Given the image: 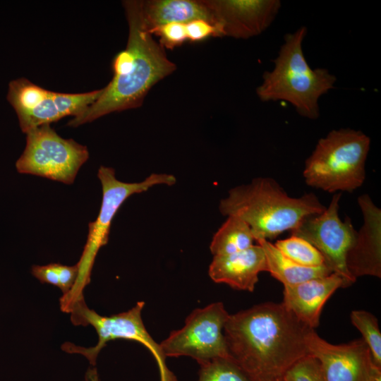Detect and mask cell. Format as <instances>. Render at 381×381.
<instances>
[{
  "instance_id": "obj_6",
  "label": "cell",
  "mask_w": 381,
  "mask_h": 381,
  "mask_svg": "<svg viewBox=\"0 0 381 381\" xmlns=\"http://www.w3.org/2000/svg\"><path fill=\"white\" fill-rule=\"evenodd\" d=\"M97 176L102 189L100 210L96 219L88 224L86 243L77 263L78 274L75 285L59 300L64 312H67L75 303L84 299L83 292L90 282L96 255L99 249L107 243L113 219L123 203L131 195L147 191L155 186H173L176 182L172 174L152 173L140 182L126 183L116 177L113 168L104 166L99 168Z\"/></svg>"
},
{
  "instance_id": "obj_15",
  "label": "cell",
  "mask_w": 381,
  "mask_h": 381,
  "mask_svg": "<svg viewBox=\"0 0 381 381\" xmlns=\"http://www.w3.org/2000/svg\"><path fill=\"white\" fill-rule=\"evenodd\" d=\"M267 271L262 248H250L229 255L213 256L208 274L215 283H223L237 290L254 291L261 272Z\"/></svg>"
},
{
  "instance_id": "obj_10",
  "label": "cell",
  "mask_w": 381,
  "mask_h": 381,
  "mask_svg": "<svg viewBox=\"0 0 381 381\" xmlns=\"http://www.w3.org/2000/svg\"><path fill=\"white\" fill-rule=\"evenodd\" d=\"M341 193H336L326 209L321 213L306 217L291 231L308 241L323 256L326 265L344 281V288L352 285L356 279L349 273L346 256L351 249L356 231L351 219L342 221L339 216Z\"/></svg>"
},
{
  "instance_id": "obj_24",
  "label": "cell",
  "mask_w": 381,
  "mask_h": 381,
  "mask_svg": "<svg viewBox=\"0 0 381 381\" xmlns=\"http://www.w3.org/2000/svg\"><path fill=\"white\" fill-rule=\"evenodd\" d=\"M197 381H252L230 358H217L200 365Z\"/></svg>"
},
{
  "instance_id": "obj_20",
  "label": "cell",
  "mask_w": 381,
  "mask_h": 381,
  "mask_svg": "<svg viewBox=\"0 0 381 381\" xmlns=\"http://www.w3.org/2000/svg\"><path fill=\"white\" fill-rule=\"evenodd\" d=\"M50 92L27 78H20L9 83L7 99L20 119L47 97Z\"/></svg>"
},
{
  "instance_id": "obj_19",
  "label": "cell",
  "mask_w": 381,
  "mask_h": 381,
  "mask_svg": "<svg viewBox=\"0 0 381 381\" xmlns=\"http://www.w3.org/2000/svg\"><path fill=\"white\" fill-rule=\"evenodd\" d=\"M255 241L248 224L230 215L213 235L210 250L214 256L232 254L250 248Z\"/></svg>"
},
{
  "instance_id": "obj_5",
  "label": "cell",
  "mask_w": 381,
  "mask_h": 381,
  "mask_svg": "<svg viewBox=\"0 0 381 381\" xmlns=\"http://www.w3.org/2000/svg\"><path fill=\"white\" fill-rule=\"evenodd\" d=\"M370 138L350 128L333 130L320 138L306 160V184L328 193L353 192L365 179Z\"/></svg>"
},
{
  "instance_id": "obj_3",
  "label": "cell",
  "mask_w": 381,
  "mask_h": 381,
  "mask_svg": "<svg viewBox=\"0 0 381 381\" xmlns=\"http://www.w3.org/2000/svg\"><path fill=\"white\" fill-rule=\"evenodd\" d=\"M325 209L314 193L291 197L268 177L255 178L248 184L231 188L219 205L222 214L236 216L246 222L256 241L291 231L306 217Z\"/></svg>"
},
{
  "instance_id": "obj_9",
  "label": "cell",
  "mask_w": 381,
  "mask_h": 381,
  "mask_svg": "<svg viewBox=\"0 0 381 381\" xmlns=\"http://www.w3.org/2000/svg\"><path fill=\"white\" fill-rule=\"evenodd\" d=\"M229 316L222 302L195 309L183 327L159 344L164 356H189L200 365L217 358H230L223 332Z\"/></svg>"
},
{
  "instance_id": "obj_13",
  "label": "cell",
  "mask_w": 381,
  "mask_h": 381,
  "mask_svg": "<svg viewBox=\"0 0 381 381\" xmlns=\"http://www.w3.org/2000/svg\"><path fill=\"white\" fill-rule=\"evenodd\" d=\"M358 203L363 224L356 231L353 243L346 256V266L354 278L362 276L381 277V210L370 196L358 197Z\"/></svg>"
},
{
  "instance_id": "obj_16",
  "label": "cell",
  "mask_w": 381,
  "mask_h": 381,
  "mask_svg": "<svg viewBox=\"0 0 381 381\" xmlns=\"http://www.w3.org/2000/svg\"><path fill=\"white\" fill-rule=\"evenodd\" d=\"M102 91V88L76 94L51 91L47 97L18 119L20 127L23 133H27L32 129L56 122L65 116H77L95 103Z\"/></svg>"
},
{
  "instance_id": "obj_25",
  "label": "cell",
  "mask_w": 381,
  "mask_h": 381,
  "mask_svg": "<svg viewBox=\"0 0 381 381\" xmlns=\"http://www.w3.org/2000/svg\"><path fill=\"white\" fill-rule=\"evenodd\" d=\"M284 378L286 381H326L319 361L309 354L290 367Z\"/></svg>"
},
{
  "instance_id": "obj_1",
  "label": "cell",
  "mask_w": 381,
  "mask_h": 381,
  "mask_svg": "<svg viewBox=\"0 0 381 381\" xmlns=\"http://www.w3.org/2000/svg\"><path fill=\"white\" fill-rule=\"evenodd\" d=\"M310 329L282 303L267 302L229 315L223 332L230 358L252 381H273L308 355Z\"/></svg>"
},
{
  "instance_id": "obj_7",
  "label": "cell",
  "mask_w": 381,
  "mask_h": 381,
  "mask_svg": "<svg viewBox=\"0 0 381 381\" xmlns=\"http://www.w3.org/2000/svg\"><path fill=\"white\" fill-rule=\"evenodd\" d=\"M144 306V301H138L128 311L102 316L90 309L84 299L75 303L67 312L71 313V322L75 325L92 326L98 335V341L89 348L65 343L62 349L68 353L82 354L94 365L99 353L108 341L119 339L135 341L152 353L158 365L160 381H177L167 367L166 357L159 344L153 339L143 324L141 313Z\"/></svg>"
},
{
  "instance_id": "obj_11",
  "label": "cell",
  "mask_w": 381,
  "mask_h": 381,
  "mask_svg": "<svg viewBox=\"0 0 381 381\" xmlns=\"http://www.w3.org/2000/svg\"><path fill=\"white\" fill-rule=\"evenodd\" d=\"M306 345L308 354L319 361L326 381H381V368L373 363L363 339L336 345L311 329Z\"/></svg>"
},
{
  "instance_id": "obj_29",
  "label": "cell",
  "mask_w": 381,
  "mask_h": 381,
  "mask_svg": "<svg viewBox=\"0 0 381 381\" xmlns=\"http://www.w3.org/2000/svg\"><path fill=\"white\" fill-rule=\"evenodd\" d=\"M273 381H286V380L283 377V378L275 380H273Z\"/></svg>"
},
{
  "instance_id": "obj_22",
  "label": "cell",
  "mask_w": 381,
  "mask_h": 381,
  "mask_svg": "<svg viewBox=\"0 0 381 381\" xmlns=\"http://www.w3.org/2000/svg\"><path fill=\"white\" fill-rule=\"evenodd\" d=\"M31 273L40 282L52 284L60 289L63 295H66L75 285L78 274V267L77 263L72 266L61 263L33 265Z\"/></svg>"
},
{
  "instance_id": "obj_8",
  "label": "cell",
  "mask_w": 381,
  "mask_h": 381,
  "mask_svg": "<svg viewBox=\"0 0 381 381\" xmlns=\"http://www.w3.org/2000/svg\"><path fill=\"white\" fill-rule=\"evenodd\" d=\"M26 135L25 150L16 163L17 171L72 184L88 159L87 147L61 137L50 124L32 129Z\"/></svg>"
},
{
  "instance_id": "obj_26",
  "label": "cell",
  "mask_w": 381,
  "mask_h": 381,
  "mask_svg": "<svg viewBox=\"0 0 381 381\" xmlns=\"http://www.w3.org/2000/svg\"><path fill=\"white\" fill-rule=\"evenodd\" d=\"M159 37V44L167 49H174L187 40L186 23H169L159 25L150 31Z\"/></svg>"
},
{
  "instance_id": "obj_18",
  "label": "cell",
  "mask_w": 381,
  "mask_h": 381,
  "mask_svg": "<svg viewBox=\"0 0 381 381\" xmlns=\"http://www.w3.org/2000/svg\"><path fill=\"white\" fill-rule=\"evenodd\" d=\"M257 242L263 249L267 272L282 283L284 286L295 285L333 273L326 265L308 267L294 262L268 240L261 239Z\"/></svg>"
},
{
  "instance_id": "obj_14",
  "label": "cell",
  "mask_w": 381,
  "mask_h": 381,
  "mask_svg": "<svg viewBox=\"0 0 381 381\" xmlns=\"http://www.w3.org/2000/svg\"><path fill=\"white\" fill-rule=\"evenodd\" d=\"M340 287L344 288V281L335 273L284 286L282 303L301 322L314 329L319 325L325 303Z\"/></svg>"
},
{
  "instance_id": "obj_2",
  "label": "cell",
  "mask_w": 381,
  "mask_h": 381,
  "mask_svg": "<svg viewBox=\"0 0 381 381\" xmlns=\"http://www.w3.org/2000/svg\"><path fill=\"white\" fill-rule=\"evenodd\" d=\"M123 6L128 24V43L134 49L135 61L126 74L113 76L95 103L68 121L71 127L112 112L139 107L149 90L176 70V64L167 58L164 48L144 27L142 1H123Z\"/></svg>"
},
{
  "instance_id": "obj_27",
  "label": "cell",
  "mask_w": 381,
  "mask_h": 381,
  "mask_svg": "<svg viewBox=\"0 0 381 381\" xmlns=\"http://www.w3.org/2000/svg\"><path fill=\"white\" fill-rule=\"evenodd\" d=\"M187 40L200 42L210 37H222L219 30L212 23L195 19L186 23Z\"/></svg>"
},
{
  "instance_id": "obj_17",
  "label": "cell",
  "mask_w": 381,
  "mask_h": 381,
  "mask_svg": "<svg viewBox=\"0 0 381 381\" xmlns=\"http://www.w3.org/2000/svg\"><path fill=\"white\" fill-rule=\"evenodd\" d=\"M142 16L144 27L149 32L163 24L187 23L195 19H202L215 25L207 0L142 1Z\"/></svg>"
},
{
  "instance_id": "obj_12",
  "label": "cell",
  "mask_w": 381,
  "mask_h": 381,
  "mask_svg": "<svg viewBox=\"0 0 381 381\" xmlns=\"http://www.w3.org/2000/svg\"><path fill=\"white\" fill-rule=\"evenodd\" d=\"M222 37L246 39L260 35L272 23L278 0H207Z\"/></svg>"
},
{
  "instance_id": "obj_23",
  "label": "cell",
  "mask_w": 381,
  "mask_h": 381,
  "mask_svg": "<svg viewBox=\"0 0 381 381\" xmlns=\"http://www.w3.org/2000/svg\"><path fill=\"white\" fill-rule=\"evenodd\" d=\"M352 324L359 330L363 339L368 346L373 363L381 368V332L376 317L363 310H355L351 313Z\"/></svg>"
},
{
  "instance_id": "obj_28",
  "label": "cell",
  "mask_w": 381,
  "mask_h": 381,
  "mask_svg": "<svg viewBox=\"0 0 381 381\" xmlns=\"http://www.w3.org/2000/svg\"><path fill=\"white\" fill-rule=\"evenodd\" d=\"M90 377V381H98L97 376L94 375L93 374Z\"/></svg>"
},
{
  "instance_id": "obj_21",
  "label": "cell",
  "mask_w": 381,
  "mask_h": 381,
  "mask_svg": "<svg viewBox=\"0 0 381 381\" xmlns=\"http://www.w3.org/2000/svg\"><path fill=\"white\" fill-rule=\"evenodd\" d=\"M274 246L286 257L300 265L315 267L326 265L320 252L299 236L291 235L289 238L278 240Z\"/></svg>"
},
{
  "instance_id": "obj_4",
  "label": "cell",
  "mask_w": 381,
  "mask_h": 381,
  "mask_svg": "<svg viewBox=\"0 0 381 381\" xmlns=\"http://www.w3.org/2000/svg\"><path fill=\"white\" fill-rule=\"evenodd\" d=\"M306 32L302 26L285 35L273 61L274 68L265 72L256 92L262 101L289 102L301 116L315 119L319 116L318 99L334 87L336 77L327 69L309 66L302 49Z\"/></svg>"
}]
</instances>
